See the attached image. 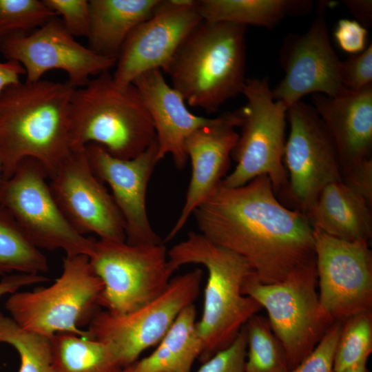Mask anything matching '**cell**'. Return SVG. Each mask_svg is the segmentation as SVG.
I'll return each instance as SVG.
<instances>
[{
    "mask_svg": "<svg viewBox=\"0 0 372 372\" xmlns=\"http://www.w3.org/2000/svg\"><path fill=\"white\" fill-rule=\"evenodd\" d=\"M192 215L199 233L243 258L262 283L282 281L316 259L307 218L278 200L267 176L236 187L220 184Z\"/></svg>",
    "mask_w": 372,
    "mask_h": 372,
    "instance_id": "1",
    "label": "cell"
},
{
    "mask_svg": "<svg viewBox=\"0 0 372 372\" xmlns=\"http://www.w3.org/2000/svg\"><path fill=\"white\" fill-rule=\"evenodd\" d=\"M76 88L68 81L19 82L0 94V160L3 179L32 158L49 177L72 149L70 105Z\"/></svg>",
    "mask_w": 372,
    "mask_h": 372,
    "instance_id": "2",
    "label": "cell"
},
{
    "mask_svg": "<svg viewBox=\"0 0 372 372\" xmlns=\"http://www.w3.org/2000/svg\"><path fill=\"white\" fill-rule=\"evenodd\" d=\"M167 254L174 272L189 264L201 265L207 271L203 312L197 321L203 343L198 359L203 363L230 346L248 320L262 309L242 292L245 282L256 273L243 258L199 232H189Z\"/></svg>",
    "mask_w": 372,
    "mask_h": 372,
    "instance_id": "3",
    "label": "cell"
},
{
    "mask_svg": "<svg viewBox=\"0 0 372 372\" xmlns=\"http://www.w3.org/2000/svg\"><path fill=\"white\" fill-rule=\"evenodd\" d=\"M245 32L244 25L202 20L188 34L165 73L189 106L214 113L242 94Z\"/></svg>",
    "mask_w": 372,
    "mask_h": 372,
    "instance_id": "4",
    "label": "cell"
},
{
    "mask_svg": "<svg viewBox=\"0 0 372 372\" xmlns=\"http://www.w3.org/2000/svg\"><path fill=\"white\" fill-rule=\"evenodd\" d=\"M70 118L72 147L98 144L118 158H134L156 141L136 87L117 85L110 71L74 90Z\"/></svg>",
    "mask_w": 372,
    "mask_h": 372,
    "instance_id": "5",
    "label": "cell"
},
{
    "mask_svg": "<svg viewBox=\"0 0 372 372\" xmlns=\"http://www.w3.org/2000/svg\"><path fill=\"white\" fill-rule=\"evenodd\" d=\"M103 288L87 256H65L62 272L53 284L10 294L5 307L25 330L50 338L58 333L89 337L81 327L88 325L100 311Z\"/></svg>",
    "mask_w": 372,
    "mask_h": 372,
    "instance_id": "6",
    "label": "cell"
},
{
    "mask_svg": "<svg viewBox=\"0 0 372 372\" xmlns=\"http://www.w3.org/2000/svg\"><path fill=\"white\" fill-rule=\"evenodd\" d=\"M242 292L266 309L290 371L311 353L333 323L320 309L316 259L274 283H262L254 274Z\"/></svg>",
    "mask_w": 372,
    "mask_h": 372,
    "instance_id": "7",
    "label": "cell"
},
{
    "mask_svg": "<svg viewBox=\"0 0 372 372\" xmlns=\"http://www.w3.org/2000/svg\"><path fill=\"white\" fill-rule=\"evenodd\" d=\"M242 94V130L231 152L234 169L221 182L236 187L254 178L269 177L275 194L285 192L288 177L283 156L286 143L287 107L272 96L267 78L247 79Z\"/></svg>",
    "mask_w": 372,
    "mask_h": 372,
    "instance_id": "8",
    "label": "cell"
},
{
    "mask_svg": "<svg viewBox=\"0 0 372 372\" xmlns=\"http://www.w3.org/2000/svg\"><path fill=\"white\" fill-rule=\"evenodd\" d=\"M162 242L130 245L95 240L90 262L103 288L99 304L116 315L132 312L161 295L174 271Z\"/></svg>",
    "mask_w": 372,
    "mask_h": 372,
    "instance_id": "9",
    "label": "cell"
},
{
    "mask_svg": "<svg viewBox=\"0 0 372 372\" xmlns=\"http://www.w3.org/2000/svg\"><path fill=\"white\" fill-rule=\"evenodd\" d=\"M203 271L198 268L172 278L165 290L140 308L122 315L99 311L88 324L89 338L105 343L121 368L137 362L158 344L180 312L198 296Z\"/></svg>",
    "mask_w": 372,
    "mask_h": 372,
    "instance_id": "10",
    "label": "cell"
},
{
    "mask_svg": "<svg viewBox=\"0 0 372 372\" xmlns=\"http://www.w3.org/2000/svg\"><path fill=\"white\" fill-rule=\"evenodd\" d=\"M48 174L37 160L21 161L0 184V205L39 249H61L65 256L92 254L95 239L79 233L67 220L50 188Z\"/></svg>",
    "mask_w": 372,
    "mask_h": 372,
    "instance_id": "11",
    "label": "cell"
},
{
    "mask_svg": "<svg viewBox=\"0 0 372 372\" xmlns=\"http://www.w3.org/2000/svg\"><path fill=\"white\" fill-rule=\"evenodd\" d=\"M289 134L283 161L288 177L284 192L293 209L304 215L321 191L342 180L335 144L312 105L300 101L287 110Z\"/></svg>",
    "mask_w": 372,
    "mask_h": 372,
    "instance_id": "12",
    "label": "cell"
},
{
    "mask_svg": "<svg viewBox=\"0 0 372 372\" xmlns=\"http://www.w3.org/2000/svg\"><path fill=\"white\" fill-rule=\"evenodd\" d=\"M313 231L322 313L334 322L371 310L372 252L369 241H346L318 229Z\"/></svg>",
    "mask_w": 372,
    "mask_h": 372,
    "instance_id": "13",
    "label": "cell"
},
{
    "mask_svg": "<svg viewBox=\"0 0 372 372\" xmlns=\"http://www.w3.org/2000/svg\"><path fill=\"white\" fill-rule=\"evenodd\" d=\"M329 5L318 3L308 30L288 34L283 41L280 60L285 76L271 93L287 109L309 94L335 96L347 91L342 84V61L329 39L326 19Z\"/></svg>",
    "mask_w": 372,
    "mask_h": 372,
    "instance_id": "14",
    "label": "cell"
},
{
    "mask_svg": "<svg viewBox=\"0 0 372 372\" xmlns=\"http://www.w3.org/2000/svg\"><path fill=\"white\" fill-rule=\"evenodd\" d=\"M0 51L7 60L23 67L25 81L36 82L45 72L61 70L75 88L87 84L91 76L110 71L117 59L100 55L78 43L56 17L32 32L2 39Z\"/></svg>",
    "mask_w": 372,
    "mask_h": 372,
    "instance_id": "15",
    "label": "cell"
},
{
    "mask_svg": "<svg viewBox=\"0 0 372 372\" xmlns=\"http://www.w3.org/2000/svg\"><path fill=\"white\" fill-rule=\"evenodd\" d=\"M49 178L59 207L79 233L125 241L123 218L112 194L93 172L85 147H73Z\"/></svg>",
    "mask_w": 372,
    "mask_h": 372,
    "instance_id": "16",
    "label": "cell"
},
{
    "mask_svg": "<svg viewBox=\"0 0 372 372\" xmlns=\"http://www.w3.org/2000/svg\"><path fill=\"white\" fill-rule=\"evenodd\" d=\"M202 20L196 0L160 1L123 45L112 74L115 83L125 87L148 71L166 72L180 44Z\"/></svg>",
    "mask_w": 372,
    "mask_h": 372,
    "instance_id": "17",
    "label": "cell"
},
{
    "mask_svg": "<svg viewBox=\"0 0 372 372\" xmlns=\"http://www.w3.org/2000/svg\"><path fill=\"white\" fill-rule=\"evenodd\" d=\"M94 174L112 190V196L125 225V242L130 245H154L163 241L149 222L146 206L148 183L157 159L156 141L132 159L112 156L102 146H85Z\"/></svg>",
    "mask_w": 372,
    "mask_h": 372,
    "instance_id": "18",
    "label": "cell"
},
{
    "mask_svg": "<svg viewBox=\"0 0 372 372\" xmlns=\"http://www.w3.org/2000/svg\"><path fill=\"white\" fill-rule=\"evenodd\" d=\"M242 122L241 108L225 113L186 139L185 151L192 165L191 178L180 215L163 241L173 239L182 230L195 209L220 185L226 176L231 152Z\"/></svg>",
    "mask_w": 372,
    "mask_h": 372,
    "instance_id": "19",
    "label": "cell"
},
{
    "mask_svg": "<svg viewBox=\"0 0 372 372\" xmlns=\"http://www.w3.org/2000/svg\"><path fill=\"white\" fill-rule=\"evenodd\" d=\"M132 84L138 90L152 118L156 138L158 162L170 155L178 169L188 162L187 137L196 130L214 123L192 113L181 94L166 82L161 70L148 71Z\"/></svg>",
    "mask_w": 372,
    "mask_h": 372,
    "instance_id": "20",
    "label": "cell"
},
{
    "mask_svg": "<svg viewBox=\"0 0 372 372\" xmlns=\"http://www.w3.org/2000/svg\"><path fill=\"white\" fill-rule=\"evenodd\" d=\"M311 101L335 144L342 176L372 159V85L335 96L313 94Z\"/></svg>",
    "mask_w": 372,
    "mask_h": 372,
    "instance_id": "21",
    "label": "cell"
},
{
    "mask_svg": "<svg viewBox=\"0 0 372 372\" xmlns=\"http://www.w3.org/2000/svg\"><path fill=\"white\" fill-rule=\"evenodd\" d=\"M372 205L342 180L327 185L305 214L312 228L340 240L369 241Z\"/></svg>",
    "mask_w": 372,
    "mask_h": 372,
    "instance_id": "22",
    "label": "cell"
},
{
    "mask_svg": "<svg viewBox=\"0 0 372 372\" xmlns=\"http://www.w3.org/2000/svg\"><path fill=\"white\" fill-rule=\"evenodd\" d=\"M160 0H91L88 48L117 58L132 30L149 18Z\"/></svg>",
    "mask_w": 372,
    "mask_h": 372,
    "instance_id": "23",
    "label": "cell"
},
{
    "mask_svg": "<svg viewBox=\"0 0 372 372\" xmlns=\"http://www.w3.org/2000/svg\"><path fill=\"white\" fill-rule=\"evenodd\" d=\"M203 349L194 304L183 309L156 349L135 364L136 372H191Z\"/></svg>",
    "mask_w": 372,
    "mask_h": 372,
    "instance_id": "24",
    "label": "cell"
},
{
    "mask_svg": "<svg viewBox=\"0 0 372 372\" xmlns=\"http://www.w3.org/2000/svg\"><path fill=\"white\" fill-rule=\"evenodd\" d=\"M203 20L271 28L288 16L308 14L310 0H198Z\"/></svg>",
    "mask_w": 372,
    "mask_h": 372,
    "instance_id": "25",
    "label": "cell"
},
{
    "mask_svg": "<svg viewBox=\"0 0 372 372\" xmlns=\"http://www.w3.org/2000/svg\"><path fill=\"white\" fill-rule=\"evenodd\" d=\"M55 372H119L123 369L104 342L70 333L51 338Z\"/></svg>",
    "mask_w": 372,
    "mask_h": 372,
    "instance_id": "26",
    "label": "cell"
},
{
    "mask_svg": "<svg viewBox=\"0 0 372 372\" xmlns=\"http://www.w3.org/2000/svg\"><path fill=\"white\" fill-rule=\"evenodd\" d=\"M46 256L26 236L10 214L0 205V275L48 272Z\"/></svg>",
    "mask_w": 372,
    "mask_h": 372,
    "instance_id": "27",
    "label": "cell"
},
{
    "mask_svg": "<svg viewBox=\"0 0 372 372\" xmlns=\"http://www.w3.org/2000/svg\"><path fill=\"white\" fill-rule=\"evenodd\" d=\"M247 353L245 372H289L285 351L267 318L256 314L245 325Z\"/></svg>",
    "mask_w": 372,
    "mask_h": 372,
    "instance_id": "28",
    "label": "cell"
},
{
    "mask_svg": "<svg viewBox=\"0 0 372 372\" xmlns=\"http://www.w3.org/2000/svg\"><path fill=\"white\" fill-rule=\"evenodd\" d=\"M8 344L20 359L18 372H55L50 338L25 330L9 316L0 312V344Z\"/></svg>",
    "mask_w": 372,
    "mask_h": 372,
    "instance_id": "29",
    "label": "cell"
},
{
    "mask_svg": "<svg viewBox=\"0 0 372 372\" xmlns=\"http://www.w3.org/2000/svg\"><path fill=\"white\" fill-rule=\"evenodd\" d=\"M372 352V311L351 316L342 322L335 351L333 372H343L367 362Z\"/></svg>",
    "mask_w": 372,
    "mask_h": 372,
    "instance_id": "30",
    "label": "cell"
},
{
    "mask_svg": "<svg viewBox=\"0 0 372 372\" xmlns=\"http://www.w3.org/2000/svg\"><path fill=\"white\" fill-rule=\"evenodd\" d=\"M55 17L43 0H0V41L32 32Z\"/></svg>",
    "mask_w": 372,
    "mask_h": 372,
    "instance_id": "31",
    "label": "cell"
},
{
    "mask_svg": "<svg viewBox=\"0 0 372 372\" xmlns=\"http://www.w3.org/2000/svg\"><path fill=\"white\" fill-rule=\"evenodd\" d=\"M342 322H333L311 353L289 372H333L335 348Z\"/></svg>",
    "mask_w": 372,
    "mask_h": 372,
    "instance_id": "32",
    "label": "cell"
},
{
    "mask_svg": "<svg viewBox=\"0 0 372 372\" xmlns=\"http://www.w3.org/2000/svg\"><path fill=\"white\" fill-rule=\"evenodd\" d=\"M45 5L56 14L68 32L75 37H87L90 30V14L89 1L43 0Z\"/></svg>",
    "mask_w": 372,
    "mask_h": 372,
    "instance_id": "33",
    "label": "cell"
},
{
    "mask_svg": "<svg viewBox=\"0 0 372 372\" xmlns=\"http://www.w3.org/2000/svg\"><path fill=\"white\" fill-rule=\"evenodd\" d=\"M247 353V334L245 326L234 342L218 352L196 372H245Z\"/></svg>",
    "mask_w": 372,
    "mask_h": 372,
    "instance_id": "34",
    "label": "cell"
},
{
    "mask_svg": "<svg viewBox=\"0 0 372 372\" xmlns=\"http://www.w3.org/2000/svg\"><path fill=\"white\" fill-rule=\"evenodd\" d=\"M341 80L349 92H358L372 85V45L341 63Z\"/></svg>",
    "mask_w": 372,
    "mask_h": 372,
    "instance_id": "35",
    "label": "cell"
},
{
    "mask_svg": "<svg viewBox=\"0 0 372 372\" xmlns=\"http://www.w3.org/2000/svg\"><path fill=\"white\" fill-rule=\"evenodd\" d=\"M334 36L340 48L346 52L359 54L365 49L367 30L356 20L340 19Z\"/></svg>",
    "mask_w": 372,
    "mask_h": 372,
    "instance_id": "36",
    "label": "cell"
},
{
    "mask_svg": "<svg viewBox=\"0 0 372 372\" xmlns=\"http://www.w3.org/2000/svg\"><path fill=\"white\" fill-rule=\"evenodd\" d=\"M342 180L372 205V159L342 175Z\"/></svg>",
    "mask_w": 372,
    "mask_h": 372,
    "instance_id": "37",
    "label": "cell"
},
{
    "mask_svg": "<svg viewBox=\"0 0 372 372\" xmlns=\"http://www.w3.org/2000/svg\"><path fill=\"white\" fill-rule=\"evenodd\" d=\"M48 280V278L43 274L14 273L5 276L0 281V298L6 294H12L25 286Z\"/></svg>",
    "mask_w": 372,
    "mask_h": 372,
    "instance_id": "38",
    "label": "cell"
},
{
    "mask_svg": "<svg viewBox=\"0 0 372 372\" xmlns=\"http://www.w3.org/2000/svg\"><path fill=\"white\" fill-rule=\"evenodd\" d=\"M25 74L23 67L18 62L8 60L0 62V94L8 87L19 82Z\"/></svg>",
    "mask_w": 372,
    "mask_h": 372,
    "instance_id": "39",
    "label": "cell"
},
{
    "mask_svg": "<svg viewBox=\"0 0 372 372\" xmlns=\"http://www.w3.org/2000/svg\"><path fill=\"white\" fill-rule=\"evenodd\" d=\"M342 3L364 27L372 23V1L371 0H342Z\"/></svg>",
    "mask_w": 372,
    "mask_h": 372,
    "instance_id": "40",
    "label": "cell"
},
{
    "mask_svg": "<svg viewBox=\"0 0 372 372\" xmlns=\"http://www.w3.org/2000/svg\"><path fill=\"white\" fill-rule=\"evenodd\" d=\"M343 372H369L366 367V362L357 364Z\"/></svg>",
    "mask_w": 372,
    "mask_h": 372,
    "instance_id": "41",
    "label": "cell"
},
{
    "mask_svg": "<svg viewBox=\"0 0 372 372\" xmlns=\"http://www.w3.org/2000/svg\"><path fill=\"white\" fill-rule=\"evenodd\" d=\"M134 364L126 368L123 369L119 372H136L135 369Z\"/></svg>",
    "mask_w": 372,
    "mask_h": 372,
    "instance_id": "42",
    "label": "cell"
},
{
    "mask_svg": "<svg viewBox=\"0 0 372 372\" xmlns=\"http://www.w3.org/2000/svg\"><path fill=\"white\" fill-rule=\"evenodd\" d=\"M3 180V166H2L1 161L0 160V184L2 182Z\"/></svg>",
    "mask_w": 372,
    "mask_h": 372,
    "instance_id": "43",
    "label": "cell"
}]
</instances>
